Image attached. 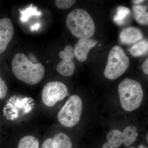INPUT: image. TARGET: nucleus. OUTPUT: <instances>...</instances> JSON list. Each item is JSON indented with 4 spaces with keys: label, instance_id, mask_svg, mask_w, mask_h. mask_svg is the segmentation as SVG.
<instances>
[{
    "label": "nucleus",
    "instance_id": "obj_5",
    "mask_svg": "<svg viewBox=\"0 0 148 148\" xmlns=\"http://www.w3.org/2000/svg\"><path fill=\"white\" fill-rule=\"evenodd\" d=\"M82 109V101L80 97L77 95H71L58 112V121L65 127L75 126L80 121Z\"/></svg>",
    "mask_w": 148,
    "mask_h": 148
},
{
    "label": "nucleus",
    "instance_id": "obj_8",
    "mask_svg": "<svg viewBox=\"0 0 148 148\" xmlns=\"http://www.w3.org/2000/svg\"><path fill=\"white\" fill-rule=\"evenodd\" d=\"M14 34V29L11 20L8 18L0 19V53L5 51Z\"/></svg>",
    "mask_w": 148,
    "mask_h": 148
},
{
    "label": "nucleus",
    "instance_id": "obj_4",
    "mask_svg": "<svg viewBox=\"0 0 148 148\" xmlns=\"http://www.w3.org/2000/svg\"><path fill=\"white\" fill-rule=\"evenodd\" d=\"M129 65V58L123 49L119 46H114L109 53L104 75L109 79H116L125 73Z\"/></svg>",
    "mask_w": 148,
    "mask_h": 148
},
{
    "label": "nucleus",
    "instance_id": "obj_16",
    "mask_svg": "<svg viewBox=\"0 0 148 148\" xmlns=\"http://www.w3.org/2000/svg\"><path fill=\"white\" fill-rule=\"evenodd\" d=\"M17 148H39V142L34 136L27 135L20 140Z\"/></svg>",
    "mask_w": 148,
    "mask_h": 148
},
{
    "label": "nucleus",
    "instance_id": "obj_26",
    "mask_svg": "<svg viewBox=\"0 0 148 148\" xmlns=\"http://www.w3.org/2000/svg\"><path fill=\"white\" fill-rule=\"evenodd\" d=\"M138 148H147V147H146L144 145L141 144V145H140L138 146Z\"/></svg>",
    "mask_w": 148,
    "mask_h": 148
},
{
    "label": "nucleus",
    "instance_id": "obj_14",
    "mask_svg": "<svg viewBox=\"0 0 148 148\" xmlns=\"http://www.w3.org/2000/svg\"><path fill=\"white\" fill-rule=\"evenodd\" d=\"M108 143L116 148H119L123 145L122 132L118 129H113L107 134Z\"/></svg>",
    "mask_w": 148,
    "mask_h": 148
},
{
    "label": "nucleus",
    "instance_id": "obj_17",
    "mask_svg": "<svg viewBox=\"0 0 148 148\" xmlns=\"http://www.w3.org/2000/svg\"><path fill=\"white\" fill-rule=\"evenodd\" d=\"M130 13L129 8L123 6H119L117 8L116 13L114 16V22L118 25H122Z\"/></svg>",
    "mask_w": 148,
    "mask_h": 148
},
{
    "label": "nucleus",
    "instance_id": "obj_21",
    "mask_svg": "<svg viewBox=\"0 0 148 148\" xmlns=\"http://www.w3.org/2000/svg\"><path fill=\"white\" fill-rule=\"evenodd\" d=\"M41 148H53V139L49 138L46 139L43 143Z\"/></svg>",
    "mask_w": 148,
    "mask_h": 148
},
{
    "label": "nucleus",
    "instance_id": "obj_22",
    "mask_svg": "<svg viewBox=\"0 0 148 148\" xmlns=\"http://www.w3.org/2000/svg\"><path fill=\"white\" fill-rule=\"evenodd\" d=\"M142 69L144 73L146 75L148 74V58L146 59V61L144 62L142 66Z\"/></svg>",
    "mask_w": 148,
    "mask_h": 148
},
{
    "label": "nucleus",
    "instance_id": "obj_12",
    "mask_svg": "<svg viewBox=\"0 0 148 148\" xmlns=\"http://www.w3.org/2000/svg\"><path fill=\"white\" fill-rule=\"evenodd\" d=\"M147 6L137 5L133 7V13L135 19L138 23L143 25H148Z\"/></svg>",
    "mask_w": 148,
    "mask_h": 148
},
{
    "label": "nucleus",
    "instance_id": "obj_18",
    "mask_svg": "<svg viewBox=\"0 0 148 148\" xmlns=\"http://www.w3.org/2000/svg\"><path fill=\"white\" fill-rule=\"evenodd\" d=\"M21 16L20 20L22 22H26L28 21L29 18L32 16H40L42 14L41 11L38 10L36 7L33 6L31 4V5L25 9L23 10H19Z\"/></svg>",
    "mask_w": 148,
    "mask_h": 148
},
{
    "label": "nucleus",
    "instance_id": "obj_6",
    "mask_svg": "<svg viewBox=\"0 0 148 148\" xmlns=\"http://www.w3.org/2000/svg\"><path fill=\"white\" fill-rule=\"evenodd\" d=\"M68 94V88L63 83L58 81L47 83L42 91V100L45 106L52 107L62 101Z\"/></svg>",
    "mask_w": 148,
    "mask_h": 148
},
{
    "label": "nucleus",
    "instance_id": "obj_11",
    "mask_svg": "<svg viewBox=\"0 0 148 148\" xmlns=\"http://www.w3.org/2000/svg\"><path fill=\"white\" fill-rule=\"evenodd\" d=\"M138 135L137 128L135 126H127L122 132L123 145L126 147H130L136 141Z\"/></svg>",
    "mask_w": 148,
    "mask_h": 148
},
{
    "label": "nucleus",
    "instance_id": "obj_24",
    "mask_svg": "<svg viewBox=\"0 0 148 148\" xmlns=\"http://www.w3.org/2000/svg\"><path fill=\"white\" fill-rule=\"evenodd\" d=\"M102 148H116L111 145L108 143H106L103 144Z\"/></svg>",
    "mask_w": 148,
    "mask_h": 148
},
{
    "label": "nucleus",
    "instance_id": "obj_2",
    "mask_svg": "<svg viewBox=\"0 0 148 148\" xmlns=\"http://www.w3.org/2000/svg\"><path fill=\"white\" fill-rule=\"evenodd\" d=\"M66 24L72 35L79 39L90 38L95 33L93 19L82 9H77L70 12L67 15Z\"/></svg>",
    "mask_w": 148,
    "mask_h": 148
},
{
    "label": "nucleus",
    "instance_id": "obj_15",
    "mask_svg": "<svg viewBox=\"0 0 148 148\" xmlns=\"http://www.w3.org/2000/svg\"><path fill=\"white\" fill-rule=\"evenodd\" d=\"M148 50V42L146 40L139 42L129 49L130 52L135 57L145 55L147 53Z\"/></svg>",
    "mask_w": 148,
    "mask_h": 148
},
{
    "label": "nucleus",
    "instance_id": "obj_23",
    "mask_svg": "<svg viewBox=\"0 0 148 148\" xmlns=\"http://www.w3.org/2000/svg\"><path fill=\"white\" fill-rule=\"evenodd\" d=\"M40 27V24L39 23H37L34 24V25H33V26H31V30L32 32H34V31H37L39 29Z\"/></svg>",
    "mask_w": 148,
    "mask_h": 148
},
{
    "label": "nucleus",
    "instance_id": "obj_19",
    "mask_svg": "<svg viewBox=\"0 0 148 148\" xmlns=\"http://www.w3.org/2000/svg\"><path fill=\"white\" fill-rule=\"evenodd\" d=\"M76 2L74 0H56V5L60 9H66L71 7Z\"/></svg>",
    "mask_w": 148,
    "mask_h": 148
},
{
    "label": "nucleus",
    "instance_id": "obj_9",
    "mask_svg": "<svg viewBox=\"0 0 148 148\" xmlns=\"http://www.w3.org/2000/svg\"><path fill=\"white\" fill-rule=\"evenodd\" d=\"M96 40L90 38L79 39L75 45L74 51L75 57L79 61L84 62L87 59L90 49L97 45Z\"/></svg>",
    "mask_w": 148,
    "mask_h": 148
},
{
    "label": "nucleus",
    "instance_id": "obj_28",
    "mask_svg": "<svg viewBox=\"0 0 148 148\" xmlns=\"http://www.w3.org/2000/svg\"><path fill=\"white\" fill-rule=\"evenodd\" d=\"M129 148H135V147H130Z\"/></svg>",
    "mask_w": 148,
    "mask_h": 148
},
{
    "label": "nucleus",
    "instance_id": "obj_7",
    "mask_svg": "<svg viewBox=\"0 0 148 148\" xmlns=\"http://www.w3.org/2000/svg\"><path fill=\"white\" fill-rule=\"evenodd\" d=\"M58 55L62 60L56 66V71L64 76H71L73 75L75 70L73 60L75 56L74 53V48L72 46H66L64 50L59 52Z\"/></svg>",
    "mask_w": 148,
    "mask_h": 148
},
{
    "label": "nucleus",
    "instance_id": "obj_25",
    "mask_svg": "<svg viewBox=\"0 0 148 148\" xmlns=\"http://www.w3.org/2000/svg\"><path fill=\"white\" fill-rule=\"evenodd\" d=\"M132 1L133 3L135 4V5H140V4L144 3L145 1H143V0H134V1Z\"/></svg>",
    "mask_w": 148,
    "mask_h": 148
},
{
    "label": "nucleus",
    "instance_id": "obj_10",
    "mask_svg": "<svg viewBox=\"0 0 148 148\" xmlns=\"http://www.w3.org/2000/svg\"><path fill=\"white\" fill-rule=\"evenodd\" d=\"M143 33L140 29L129 27L123 29L120 34V40L123 44H133L143 39Z\"/></svg>",
    "mask_w": 148,
    "mask_h": 148
},
{
    "label": "nucleus",
    "instance_id": "obj_20",
    "mask_svg": "<svg viewBox=\"0 0 148 148\" xmlns=\"http://www.w3.org/2000/svg\"><path fill=\"white\" fill-rule=\"evenodd\" d=\"M8 86L5 82L0 77V100L4 99L8 92Z\"/></svg>",
    "mask_w": 148,
    "mask_h": 148
},
{
    "label": "nucleus",
    "instance_id": "obj_1",
    "mask_svg": "<svg viewBox=\"0 0 148 148\" xmlns=\"http://www.w3.org/2000/svg\"><path fill=\"white\" fill-rule=\"evenodd\" d=\"M12 69L17 79L27 84H36L45 75V69L41 63H33L23 53H16L12 62Z\"/></svg>",
    "mask_w": 148,
    "mask_h": 148
},
{
    "label": "nucleus",
    "instance_id": "obj_27",
    "mask_svg": "<svg viewBox=\"0 0 148 148\" xmlns=\"http://www.w3.org/2000/svg\"><path fill=\"white\" fill-rule=\"evenodd\" d=\"M148 133H147V135H146V140H147V143H148Z\"/></svg>",
    "mask_w": 148,
    "mask_h": 148
},
{
    "label": "nucleus",
    "instance_id": "obj_13",
    "mask_svg": "<svg viewBox=\"0 0 148 148\" xmlns=\"http://www.w3.org/2000/svg\"><path fill=\"white\" fill-rule=\"evenodd\" d=\"M53 148H72L73 143L70 137L63 132L56 134L53 139Z\"/></svg>",
    "mask_w": 148,
    "mask_h": 148
},
{
    "label": "nucleus",
    "instance_id": "obj_3",
    "mask_svg": "<svg viewBox=\"0 0 148 148\" xmlns=\"http://www.w3.org/2000/svg\"><path fill=\"white\" fill-rule=\"evenodd\" d=\"M120 102L122 108L127 112L138 109L143 99L144 92L141 84L137 81L126 78L118 86Z\"/></svg>",
    "mask_w": 148,
    "mask_h": 148
}]
</instances>
